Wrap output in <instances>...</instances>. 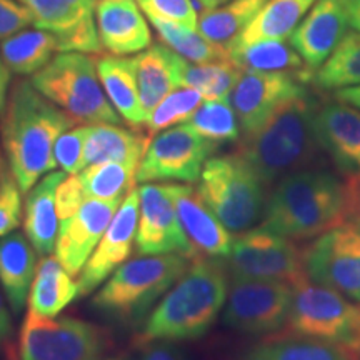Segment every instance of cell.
<instances>
[{
	"mask_svg": "<svg viewBox=\"0 0 360 360\" xmlns=\"http://www.w3.org/2000/svg\"><path fill=\"white\" fill-rule=\"evenodd\" d=\"M267 184L238 152L210 157L202 169L197 192L231 232H245L264 219Z\"/></svg>",
	"mask_w": 360,
	"mask_h": 360,
	"instance_id": "52a82bcc",
	"label": "cell"
},
{
	"mask_svg": "<svg viewBox=\"0 0 360 360\" xmlns=\"http://www.w3.org/2000/svg\"><path fill=\"white\" fill-rule=\"evenodd\" d=\"M187 124L202 137L215 143L237 142L240 139V125L229 98L204 101L193 112Z\"/></svg>",
	"mask_w": 360,
	"mask_h": 360,
	"instance_id": "74e56055",
	"label": "cell"
},
{
	"mask_svg": "<svg viewBox=\"0 0 360 360\" xmlns=\"http://www.w3.org/2000/svg\"><path fill=\"white\" fill-rule=\"evenodd\" d=\"M124 199H85L79 212L60 222L56 257L72 277L82 272Z\"/></svg>",
	"mask_w": 360,
	"mask_h": 360,
	"instance_id": "ac0fdd59",
	"label": "cell"
},
{
	"mask_svg": "<svg viewBox=\"0 0 360 360\" xmlns=\"http://www.w3.org/2000/svg\"><path fill=\"white\" fill-rule=\"evenodd\" d=\"M141 360H187V355L174 342L157 340L143 345Z\"/></svg>",
	"mask_w": 360,
	"mask_h": 360,
	"instance_id": "f6af8a7d",
	"label": "cell"
},
{
	"mask_svg": "<svg viewBox=\"0 0 360 360\" xmlns=\"http://www.w3.org/2000/svg\"><path fill=\"white\" fill-rule=\"evenodd\" d=\"M85 202V193L82 182H80L79 174H67V177L62 180L60 186L56 193L57 214L60 222L69 220L79 212V209Z\"/></svg>",
	"mask_w": 360,
	"mask_h": 360,
	"instance_id": "ee69618b",
	"label": "cell"
},
{
	"mask_svg": "<svg viewBox=\"0 0 360 360\" xmlns=\"http://www.w3.org/2000/svg\"><path fill=\"white\" fill-rule=\"evenodd\" d=\"M139 200L141 212L135 236L137 255L182 254L188 259H197L179 220L167 184H142L139 188Z\"/></svg>",
	"mask_w": 360,
	"mask_h": 360,
	"instance_id": "9a60e30c",
	"label": "cell"
},
{
	"mask_svg": "<svg viewBox=\"0 0 360 360\" xmlns=\"http://www.w3.org/2000/svg\"><path fill=\"white\" fill-rule=\"evenodd\" d=\"M319 103L310 94L281 107L257 132L244 137L238 154L267 186L309 167L321 154L314 117Z\"/></svg>",
	"mask_w": 360,
	"mask_h": 360,
	"instance_id": "277c9868",
	"label": "cell"
},
{
	"mask_svg": "<svg viewBox=\"0 0 360 360\" xmlns=\"http://www.w3.org/2000/svg\"><path fill=\"white\" fill-rule=\"evenodd\" d=\"M110 347L105 328L80 319H49L27 310L19 335L20 360H101Z\"/></svg>",
	"mask_w": 360,
	"mask_h": 360,
	"instance_id": "9c48e42d",
	"label": "cell"
},
{
	"mask_svg": "<svg viewBox=\"0 0 360 360\" xmlns=\"http://www.w3.org/2000/svg\"><path fill=\"white\" fill-rule=\"evenodd\" d=\"M75 120L44 97L30 80H19L0 117V139L11 175L27 193L57 167L53 147Z\"/></svg>",
	"mask_w": 360,
	"mask_h": 360,
	"instance_id": "7a4b0ae2",
	"label": "cell"
},
{
	"mask_svg": "<svg viewBox=\"0 0 360 360\" xmlns=\"http://www.w3.org/2000/svg\"><path fill=\"white\" fill-rule=\"evenodd\" d=\"M7 159H6V154H4L2 150H0V186H2L4 179L7 177Z\"/></svg>",
	"mask_w": 360,
	"mask_h": 360,
	"instance_id": "816d5d0a",
	"label": "cell"
},
{
	"mask_svg": "<svg viewBox=\"0 0 360 360\" xmlns=\"http://www.w3.org/2000/svg\"><path fill=\"white\" fill-rule=\"evenodd\" d=\"M30 82L75 122L85 125L122 122L102 87L97 60L90 53L58 52L42 70L30 77Z\"/></svg>",
	"mask_w": 360,
	"mask_h": 360,
	"instance_id": "8992f818",
	"label": "cell"
},
{
	"mask_svg": "<svg viewBox=\"0 0 360 360\" xmlns=\"http://www.w3.org/2000/svg\"><path fill=\"white\" fill-rule=\"evenodd\" d=\"M139 212H141L139 191L132 188L124 197L122 204L96 250L89 257L87 264L84 265L82 272L79 274L77 283L80 295H89L90 292L96 290L120 265L127 262L135 247Z\"/></svg>",
	"mask_w": 360,
	"mask_h": 360,
	"instance_id": "e0dca14e",
	"label": "cell"
},
{
	"mask_svg": "<svg viewBox=\"0 0 360 360\" xmlns=\"http://www.w3.org/2000/svg\"><path fill=\"white\" fill-rule=\"evenodd\" d=\"M359 184L327 170H299L277 182L260 227L292 240L322 236L360 217Z\"/></svg>",
	"mask_w": 360,
	"mask_h": 360,
	"instance_id": "6da1fadb",
	"label": "cell"
},
{
	"mask_svg": "<svg viewBox=\"0 0 360 360\" xmlns=\"http://www.w3.org/2000/svg\"><path fill=\"white\" fill-rule=\"evenodd\" d=\"M215 2V7H219V6H222V4H227L229 0H214Z\"/></svg>",
	"mask_w": 360,
	"mask_h": 360,
	"instance_id": "db71d44e",
	"label": "cell"
},
{
	"mask_svg": "<svg viewBox=\"0 0 360 360\" xmlns=\"http://www.w3.org/2000/svg\"><path fill=\"white\" fill-rule=\"evenodd\" d=\"M287 334L317 339L360 360V304L339 292L314 285L309 278L294 285Z\"/></svg>",
	"mask_w": 360,
	"mask_h": 360,
	"instance_id": "ba28073f",
	"label": "cell"
},
{
	"mask_svg": "<svg viewBox=\"0 0 360 360\" xmlns=\"http://www.w3.org/2000/svg\"><path fill=\"white\" fill-rule=\"evenodd\" d=\"M137 167L120 162H103L87 165L79 179L82 182L85 199H124L134 188Z\"/></svg>",
	"mask_w": 360,
	"mask_h": 360,
	"instance_id": "d590c367",
	"label": "cell"
},
{
	"mask_svg": "<svg viewBox=\"0 0 360 360\" xmlns=\"http://www.w3.org/2000/svg\"><path fill=\"white\" fill-rule=\"evenodd\" d=\"M96 24L102 49L112 56L127 57L152 45L150 25L137 0H97Z\"/></svg>",
	"mask_w": 360,
	"mask_h": 360,
	"instance_id": "7402d4cb",
	"label": "cell"
},
{
	"mask_svg": "<svg viewBox=\"0 0 360 360\" xmlns=\"http://www.w3.org/2000/svg\"><path fill=\"white\" fill-rule=\"evenodd\" d=\"M312 70L299 72H247L242 70L229 101L244 137L262 129L267 120L287 102L307 94Z\"/></svg>",
	"mask_w": 360,
	"mask_h": 360,
	"instance_id": "4fadbf2b",
	"label": "cell"
},
{
	"mask_svg": "<svg viewBox=\"0 0 360 360\" xmlns=\"http://www.w3.org/2000/svg\"><path fill=\"white\" fill-rule=\"evenodd\" d=\"M334 98L335 101L345 102V103H349V105H354V107H357V109H360V85H357V87L335 90Z\"/></svg>",
	"mask_w": 360,
	"mask_h": 360,
	"instance_id": "c3c4849f",
	"label": "cell"
},
{
	"mask_svg": "<svg viewBox=\"0 0 360 360\" xmlns=\"http://www.w3.org/2000/svg\"><path fill=\"white\" fill-rule=\"evenodd\" d=\"M79 294V283L53 255H45L39 262L37 274L27 300V310L53 319Z\"/></svg>",
	"mask_w": 360,
	"mask_h": 360,
	"instance_id": "83f0119b",
	"label": "cell"
},
{
	"mask_svg": "<svg viewBox=\"0 0 360 360\" xmlns=\"http://www.w3.org/2000/svg\"><path fill=\"white\" fill-rule=\"evenodd\" d=\"M67 177L64 170L44 175L27 192L24 204V231L39 255H51L56 250L60 219L57 214L56 193Z\"/></svg>",
	"mask_w": 360,
	"mask_h": 360,
	"instance_id": "cb8c5ba5",
	"label": "cell"
},
{
	"mask_svg": "<svg viewBox=\"0 0 360 360\" xmlns=\"http://www.w3.org/2000/svg\"><path fill=\"white\" fill-rule=\"evenodd\" d=\"M312 82L319 90H340L360 85V32L350 30L317 70Z\"/></svg>",
	"mask_w": 360,
	"mask_h": 360,
	"instance_id": "836d02e7",
	"label": "cell"
},
{
	"mask_svg": "<svg viewBox=\"0 0 360 360\" xmlns=\"http://www.w3.org/2000/svg\"><path fill=\"white\" fill-rule=\"evenodd\" d=\"M39 252L22 232L0 237V287L13 314H20L37 274Z\"/></svg>",
	"mask_w": 360,
	"mask_h": 360,
	"instance_id": "d4e9b609",
	"label": "cell"
},
{
	"mask_svg": "<svg viewBox=\"0 0 360 360\" xmlns=\"http://www.w3.org/2000/svg\"><path fill=\"white\" fill-rule=\"evenodd\" d=\"M134 60L142 105L150 115V112L170 92L182 87V69L186 58L165 44H152L135 56Z\"/></svg>",
	"mask_w": 360,
	"mask_h": 360,
	"instance_id": "603a6c76",
	"label": "cell"
},
{
	"mask_svg": "<svg viewBox=\"0 0 360 360\" xmlns=\"http://www.w3.org/2000/svg\"><path fill=\"white\" fill-rule=\"evenodd\" d=\"M11 80H12V72L4 62L2 56H0V117L4 115L6 112L7 102H8V87H11Z\"/></svg>",
	"mask_w": 360,
	"mask_h": 360,
	"instance_id": "7dc6e473",
	"label": "cell"
},
{
	"mask_svg": "<svg viewBox=\"0 0 360 360\" xmlns=\"http://www.w3.org/2000/svg\"><path fill=\"white\" fill-rule=\"evenodd\" d=\"M137 4L148 20L172 22L191 30L199 27V8L193 0H137Z\"/></svg>",
	"mask_w": 360,
	"mask_h": 360,
	"instance_id": "ab89813d",
	"label": "cell"
},
{
	"mask_svg": "<svg viewBox=\"0 0 360 360\" xmlns=\"http://www.w3.org/2000/svg\"><path fill=\"white\" fill-rule=\"evenodd\" d=\"M240 360H352L327 342L302 335H282L252 345Z\"/></svg>",
	"mask_w": 360,
	"mask_h": 360,
	"instance_id": "d6a6232c",
	"label": "cell"
},
{
	"mask_svg": "<svg viewBox=\"0 0 360 360\" xmlns=\"http://www.w3.org/2000/svg\"><path fill=\"white\" fill-rule=\"evenodd\" d=\"M7 299L4 295L2 287H0V345L6 342L12 334V317L8 312Z\"/></svg>",
	"mask_w": 360,
	"mask_h": 360,
	"instance_id": "bcb514c9",
	"label": "cell"
},
{
	"mask_svg": "<svg viewBox=\"0 0 360 360\" xmlns=\"http://www.w3.org/2000/svg\"><path fill=\"white\" fill-rule=\"evenodd\" d=\"M349 25L360 32V0H344Z\"/></svg>",
	"mask_w": 360,
	"mask_h": 360,
	"instance_id": "681fc988",
	"label": "cell"
},
{
	"mask_svg": "<svg viewBox=\"0 0 360 360\" xmlns=\"http://www.w3.org/2000/svg\"><path fill=\"white\" fill-rule=\"evenodd\" d=\"M179 220L197 255L227 259L233 237L191 184H167Z\"/></svg>",
	"mask_w": 360,
	"mask_h": 360,
	"instance_id": "ffe728a7",
	"label": "cell"
},
{
	"mask_svg": "<svg viewBox=\"0 0 360 360\" xmlns=\"http://www.w3.org/2000/svg\"><path fill=\"white\" fill-rule=\"evenodd\" d=\"M101 360H130V359L125 357V355H120V357H110V359H101Z\"/></svg>",
	"mask_w": 360,
	"mask_h": 360,
	"instance_id": "f5cc1de1",
	"label": "cell"
},
{
	"mask_svg": "<svg viewBox=\"0 0 360 360\" xmlns=\"http://www.w3.org/2000/svg\"><path fill=\"white\" fill-rule=\"evenodd\" d=\"M357 184H359V200H360V179L357 180Z\"/></svg>",
	"mask_w": 360,
	"mask_h": 360,
	"instance_id": "11a10c76",
	"label": "cell"
},
{
	"mask_svg": "<svg viewBox=\"0 0 360 360\" xmlns=\"http://www.w3.org/2000/svg\"><path fill=\"white\" fill-rule=\"evenodd\" d=\"M188 265L191 259L182 254L139 255L127 260L94 295L92 307L122 326H141Z\"/></svg>",
	"mask_w": 360,
	"mask_h": 360,
	"instance_id": "5b68a950",
	"label": "cell"
},
{
	"mask_svg": "<svg viewBox=\"0 0 360 360\" xmlns=\"http://www.w3.org/2000/svg\"><path fill=\"white\" fill-rule=\"evenodd\" d=\"M349 32L344 0H317L290 35V44L309 70H317Z\"/></svg>",
	"mask_w": 360,
	"mask_h": 360,
	"instance_id": "d6986e66",
	"label": "cell"
},
{
	"mask_svg": "<svg viewBox=\"0 0 360 360\" xmlns=\"http://www.w3.org/2000/svg\"><path fill=\"white\" fill-rule=\"evenodd\" d=\"M195 2V6L199 11H202V13L207 12V11H212L215 8V2L214 0H193Z\"/></svg>",
	"mask_w": 360,
	"mask_h": 360,
	"instance_id": "f907efd6",
	"label": "cell"
},
{
	"mask_svg": "<svg viewBox=\"0 0 360 360\" xmlns=\"http://www.w3.org/2000/svg\"><path fill=\"white\" fill-rule=\"evenodd\" d=\"M205 98L191 87H179L170 92L148 115L147 135H155L174 125L186 124Z\"/></svg>",
	"mask_w": 360,
	"mask_h": 360,
	"instance_id": "f35d334b",
	"label": "cell"
},
{
	"mask_svg": "<svg viewBox=\"0 0 360 360\" xmlns=\"http://www.w3.org/2000/svg\"><path fill=\"white\" fill-rule=\"evenodd\" d=\"M294 285L274 281L232 278L224 323L242 334L262 335L281 330L289 321Z\"/></svg>",
	"mask_w": 360,
	"mask_h": 360,
	"instance_id": "5bb4252c",
	"label": "cell"
},
{
	"mask_svg": "<svg viewBox=\"0 0 360 360\" xmlns=\"http://www.w3.org/2000/svg\"><path fill=\"white\" fill-rule=\"evenodd\" d=\"M58 52V40L49 30L25 29L0 42V56L12 74L30 75L42 70Z\"/></svg>",
	"mask_w": 360,
	"mask_h": 360,
	"instance_id": "f546056e",
	"label": "cell"
},
{
	"mask_svg": "<svg viewBox=\"0 0 360 360\" xmlns=\"http://www.w3.org/2000/svg\"><path fill=\"white\" fill-rule=\"evenodd\" d=\"M314 127L322 150L340 172H360V109L335 101L319 105Z\"/></svg>",
	"mask_w": 360,
	"mask_h": 360,
	"instance_id": "44dd1931",
	"label": "cell"
},
{
	"mask_svg": "<svg viewBox=\"0 0 360 360\" xmlns=\"http://www.w3.org/2000/svg\"><path fill=\"white\" fill-rule=\"evenodd\" d=\"M302 257L309 281L360 304V217L319 236Z\"/></svg>",
	"mask_w": 360,
	"mask_h": 360,
	"instance_id": "8fae6325",
	"label": "cell"
},
{
	"mask_svg": "<svg viewBox=\"0 0 360 360\" xmlns=\"http://www.w3.org/2000/svg\"><path fill=\"white\" fill-rule=\"evenodd\" d=\"M34 27V17L20 0H0V42Z\"/></svg>",
	"mask_w": 360,
	"mask_h": 360,
	"instance_id": "7bdbcfd3",
	"label": "cell"
},
{
	"mask_svg": "<svg viewBox=\"0 0 360 360\" xmlns=\"http://www.w3.org/2000/svg\"><path fill=\"white\" fill-rule=\"evenodd\" d=\"M217 148L219 143L202 137L187 122L174 125L152 139L135 179L141 184L160 180L193 184Z\"/></svg>",
	"mask_w": 360,
	"mask_h": 360,
	"instance_id": "7c38bea8",
	"label": "cell"
},
{
	"mask_svg": "<svg viewBox=\"0 0 360 360\" xmlns=\"http://www.w3.org/2000/svg\"><path fill=\"white\" fill-rule=\"evenodd\" d=\"M267 2L269 0H229L227 4L202 13L197 30L205 39L229 47Z\"/></svg>",
	"mask_w": 360,
	"mask_h": 360,
	"instance_id": "4dcf8cb0",
	"label": "cell"
},
{
	"mask_svg": "<svg viewBox=\"0 0 360 360\" xmlns=\"http://www.w3.org/2000/svg\"><path fill=\"white\" fill-rule=\"evenodd\" d=\"M19 184L7 175L0 186V237L15 232L24 220V205Z\"/></svg>",
	"mask_w": 360,
	"mask_h": 360,
	"instance_id": "b9f144b4",
	"label": "cell"
},
{
	"mask_svg": "<svg viewBox=\"0 0 360 360\" xmlns=\"http://www.w3.org/2000/svg\"><path fill=\"white\" fill-rule=\"evenodd\" d=\"M229 270L222 259L197 257L143 322L139 347L150 342L197 340L212 328L225 307Z\"/></svg>",
	"mask_w": 360,
	"mask_h": 360,
	"instance_id": "3957f363",
	"label": "cell"
},
{
	"mask_svg": "<svg viewBox=\"0 0 360 360\" xmlns=\"http://www.w3.org/2000/svg\"><path fill=\"white\" fill-rule=\"evenodd\" d=\"M150 137L137 130H129L117 124L89 125V135L84 148V169L103 162L137 167L146 155Z\"/></svg>",
	"mask_w": 360,
	"mask_h": 360,
	"instance_id": "4316f807",
	"label": "cell"
},
{
	"mask_svg": "<svg viewBox=\"0 0 360 360\" xmlns=\"http://www.w3.org/2000/svg\"><path fill=\"white\" fill-rule=\"evenodd\" d=\"M242 70L231 60L192 64L186 60L182 69V87L195 89L205 101L229 98Z\"/></svg>",
	"mask_w": 360,
	"mask_h": 360,
	"instance_id": "8d00e7d4",
	"label": "cell"
},
{
	"mask_svg": "<svg viewBox=\"0 0 360 360\" xmlns=\"http://www.w3.org/2000/svg\"><path fill=\"white\" fill-rule=\"evenodd\" d=\"M229 58L247 72H299L307 69L287 40H259L244 47L229 49Z\"/></svg>",
	"mask_w": 360,
	"mask_h": 360,
	"instance_id": "1f68e13d",
	"label": "cell"
},
{
	"mask_svg": "<svg viewBox=\"0 0 360 360\" xmlns=\"http://www.w3.org/2000/svg\"><path fill=\"white\" fill-rule=\"evenodd\" d=\"M34 17V27L58 40V52L101 53L96 0H20Z\"/></svg>",
	"mask_w": 360,
	"mask_h": 360,
	"instance_id": "2e32d148",
	"label": "cell"
},
{
	"mask_svg": "<svg viewBox=\"0 0 360 360\" xmlns=\"http://www.w3.org/2000/svg\"><path fill=\"white\" fill-rule=\"evenodd\" d=\"M97 72L102 87L120 119L134 129L146 127L148 114L139 94L134 57L107 56L98 58Z\"/></svg>",
	"mask_w": 360,
	"mask_h": 360,
	"instance_id": "484cf974",
	"label": "cell"
},
{
	"mask_svg": "<svg viewBox=\"0 0 360 360\" xmlns=\"http://www.w3.org/2000/svg\"><path fill=\"white\" fill-rule=\"evenodd\" d=\"M227 270L232 278L274 281L297 285L307 278L302 250L292 238L264 227L240 232L233 237Z\"/></svg>",
	"mask_w": 360,
	"mask_h": 360,
	"instance_id": "30bf717a",
	"label": "cell"
},
{
	"mask_svg": "<svg viewBox=\"0 0 360 360\" xmlns=\"http://www.w3.org/2000/svg\"><path fill=\"white\" fill-rule=\"evenodd\" d=\"M317 0H269L250 25L227 49H237L259 40H289Z\"/></svg>",
	"mask_w": 360,
	"mask_h": 360,
	"instance_id": "f1b7e54d",
	"label": "cell"
},
{
	"mask_svg": "<svg viewBox=\"0 0 360 360\" xmlns=\"http://www.w3.org/2000/svg\"><path fill=\"white\" fill-rule=\"evenodd\" d=\"M89 135V125L72 127L58 137L53 147L57 167L65 174H79L84 170V148Z\"/></svg>",
	"mask_w": 360,
	"mask_h": 360,
	"instance_id": "60d3db41",
	"label": "cell"
},
{
	"mask_svg": "<svg viewBox=\"0 0 360 360\" xmlns=\"http://www.w3.org/2000/svg\"><path fill=\"white\" fill-rule=\"evenodd\" d=\"M152 27L159 34L162 44L177 52L180 57L192 64H209V62L231 60L229 49L225 45L215 44L205 39L199 30H191L187 27L172 24V22L150 19Z\"/></svg>",
	"mask_w": 360,
	"mask_h": 360,
	"instance_id": "e575fe53",
	"label": "cell"
}]
</instances>
